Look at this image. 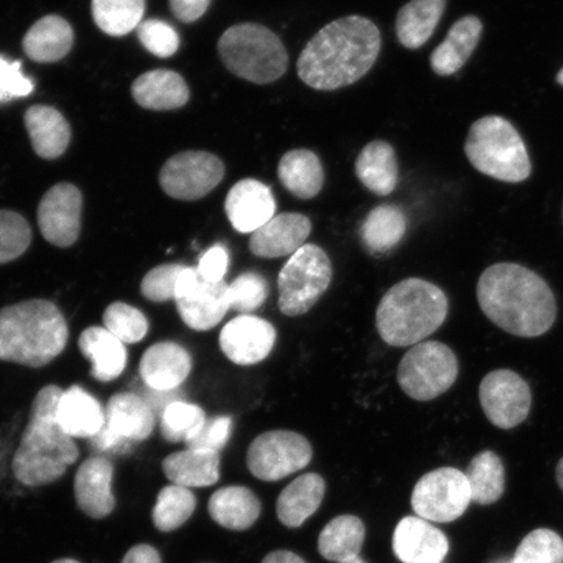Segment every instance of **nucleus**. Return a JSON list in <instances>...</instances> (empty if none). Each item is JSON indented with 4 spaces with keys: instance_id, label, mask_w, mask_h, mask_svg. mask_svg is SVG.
Wrapping results in <instances>:
<instances>
[{
    "instance_id": "f257e3e1",
    "label": "nucleus",
    "mask_w": 563,
    "mask_h": 563,
    "mask_svg": "<svg viewBox=\"0 0 563 563\" xmlns=\"http://www.w3.org/2000/svg\"><path fill=\"white\" fill-rule=\"evenodd\" d=\"M382 52V33L369 19L332 21L308 42L298 59V75L309 88L336 90L367 75Z\"/></svg>"
},
{
    "instance_id": "f03ea898",
    "label": "nucleus",
    "mask_w": 563,
    "mask_h": 563,
    "mask_svg": "<svg viewBox=\"0 0 563 563\" xmlns=\"http://www.w3.org/2000/svg\"><path fill=\"white\" fill-rule=\"evenodd\" d=\"M477 300L493 323L522 338L545 334L558 316L551 287L539 274L518 264L489 266L478 278Z\"/></svg>"
},
{
    "instance_id": "7ed1b4c3",
    "label": "nucleus",
    "mask_w": 563,
    "mask_h": 563,
    "mask_svg": "<svg viewBox=\"0 0 563 563\" xmlns=\"http://www.w3.org/2000/svg\"><path fill=\"white\" fill-rule=\"evenodd\" d=\"M62 394L59 386L47 385L33 400L30 421L12 462L13 474L27 487L59 481L79 457L74 439L56 419Z\"/></svg>"
},
{
    "instance_id": "20e7f679",
    "label": "nucleus",
    "mask_w": 563,
    "mask_h": 563,
    "mask_svg": "<svg viewBox=\"0 0 563 563\" xmlns=\"http://www.w3.org/2000/svg\"><path fill=\"white\" fill-rule=\"evenodd\" d=\"M67 341L65 316L53 301L33 299L0 309V361L45 367Z\"/></svg>"
},
{
    "instance_id": "39448f33",
    "label": "nucleus",
    "mask_w": 563,
    "mask_h": 563,
    "mask_svg": "<svg viewBox=\"0 0 563 563\" xmlns=\"http://www.w3.org/2000/svg\"><path fill=\"white\" fill-rule=\"evenodd\" d=\"M449 300L439 286L420 278L400 280L377 307L376 327L389 346H415L442 327Z\"/></svg>"
},
{
    "instance_id": "423d86ee",
    "label": "nucleus",
    "mask_w": 563,
    "mask_h": 563,
    "mask_svg": "<svg viewBox=\"0 0 563 563\" xmlns=\"http://www.w3.org/2000/svg\"><path fill=\"white\" fill-rule=\"evenodd\" d=\"M223 65L245 81L265 86L280 79L288 67V54L278 35L264 25L238 24L218 42Z\"/></svg>"
},
{
    "instance_id": "0eeeda50",
    "label": "nucleus",
    "mask_w": 563,
    "mask_h": 563,
    "mask_svg": "<svg viewBox=\"0 0 563 563\" xmlns=\"http://www.w3.org/2000/svg\"><path fill=\"white\" fill-rule=\"evenodd\" d=\"M464 151L476 170L493 179L519 183L531 174L522 137L501 117H484L471 125Z\"/></svg>"
},
{
    "instance_id": "6e6552de",
    "label": "nucleus",
    "mask_w": 563,
    "mask_h": 563,
    "mask_svg": "<svg viewBox=\"0 0 563 563\" xmlns=\"http://www.w3.org/2000/svg\"><path fill=\"white\" fill-rule=\"evenodd\" d=\"M332 278L327 252L314 244L302 245L279 273V311L288 317L306 314L325 294Z\"/></svg>"
},
{
    "instance_id": "1a4fd4ad",
    "label": "nucleus",
    "mask_w": 563,
    "mask_h": 563,
    "mask_svg": "<svg viewBox=\"0 0 563 563\" xmlns=\"http://www.w3.org/2000/svg\"><path fill=\"white\" fill-rule=\"evenodd\" d=\"M460 364L445 343L428 341L415 344L399 363L397 379L407 397L419 402L445 394L456 382Z\"/></svg>"
},
{
    "instance_id": "9d476101",
    "label": "nucleus",
    "mask_w": 563,
    "mask_h": 563,
    "mask_svg": "<svg viewBox=\"0 0 563 563\" xmlns=\"http://www.w3.org/2000/svg\"><path fill=\"white\" fill-rule=\"evenodd\" d=\"M471 503L473 498L466 474L452 467L434 470L422 476L411 497L412 509L418 517L439 523L454 522Z\"/></svg>"
},
{
    "instance_id": "9b49d317",
    "label": "nucleus",
    "mask_w": 563,
    "mask_h": 563,
    "mask_svg": "<svg viewBox=\"0 0 563 563\" xmlns=\"http://www.w3.org/2000/svg\"><path fill=\"white\" fill-rule=\"evenodd\" d=\"M312 455L311 443L305 435L291 431H271L251 443L246 464L260 481L278 482L306 468Z\"/></svg>"
},
{
    "instance_id": "f8f14e48",
    "label": "nucleus",
    "mask_w": 563,
    "mask_h": 563,
    "mask_svg": "<svg viewBox=\"0 0 563 563\" xmlns=\"http://www.w3.org/2000/svg\"><path fill=\"white\" fill-rule=\"evenodd\" d=\"M223 162L207 152H185L168 159L159 173L164 191L183 201L200 200L220 185Z\"/></svg>"
},
{
    "instance_id": "ddd939ff",
    "label": "nucleus",
    "mask_w": 563,
    "mask_h": 563,
    "mask_svg": "<svg viewBox=\"0 0 563 563\" xmlns=\"http://www.w3.org/2000/svg\"><path fill=\"white\" fill-rule=\"evenodd\" d=\"M483 411L493 426L501 429L516 428L531 411L530 385L518 373L498 369L488 373L478 387Z\"/></svg>"
},
{
    "instance_id": "4468645a",
    "label": "nucleus",
    "mask_w": 563,
    "mask_h": 563,
    "mask_svg": "<svg viewBox=\"0 0 563 563\" xmlns=\"http://www.w3.org/2000/svg\"><path fill=\"white\" fill-rule=\"evenodd\" d=\"M82 197L68 183L55 186L38 207V227L48 243L67 249L76 243L81 229Z\"/></svg>"
},
{
    "instance_id": "2eb2a0df",
    "label": "nucleus",
    "mask_w": 563,
    "mask_h": 563,
    "mask_svg": "<svg viewBox=\"0 0 563 563\" xmlns=\"http://www.w3.org/2000/svg\"><path fill=\"white\" fill-rule=\"evenodd\" d=\"M276 341V328L269 321L252 314L235 317L220 334L223 354L238 365L262 363L271 355Z\"/></svg>"
},
{
    "instance_id": "dca6fc26",
    "label": "nucleus",
    "mask_w": 563,
    "mask_h": 563,
    "mask_svg": "<svg viewBox=\"0 0 563 563\" xmlns=\"http://www.w3.org/2000/svg\"><path fill=\"white\" fill-rule=\"evenodd\" d=\"M277 202L272 189L256 179H243L230 189L224 210L232 228L253 234L276 216Z\"/></svg>"
},
{
    "instance_id": "f3484780",
    "label": "nucleus",
    "mask_w": 563,
    "mask_h": 563,
    "mask_svg": "<svg viewBox=\"0 0 563 563\" xmlns=\"http://www.w3.org/2000/svg\"><path fill=\"white\" fill-rule=\"evenodd\" d=\"M312 223L299 213L274 216L264 227L253 232L250 250L262 258L292 256L311 235Z\"/></svg>"
},
{
    "instance_id": "a211bd4d",
    "label": "nucleus",
    "mask_w": 563,
    "mask_h": 563,
    "mask_svg": "<svg viewBox=\"0 0 563 563\" xmlns=\"http://www.w3.org/2000/svg\"><path fill=\"white\" fill-rule=\"evenodd\" d=\"M393 548L404 563H442L449 552V540L428 520L407 517L394 531Z\"/></svg>"
},
{
    "instance_id": "6ab92c4d",
    "label": "nucleus",
    "mask_w": 563,
    "mask_h": 563,
    "mask_svg": "<svg viewBox=\"0 0 563 563\" xmlns=\"http://www.w3.org/2000/svg\"><path fill=\"white\" fill-rule=\"evenodd\" d=\"M192 369L189 352L174 342L153 344L144 352L140 362V376L153 390L179 389Z\"/></svg>"
},
{
    "instance_id": "aec40b11",
    "label": "nucleus",
    "mask_w": 563,
    "mask_h": 563,
    "mask_svg": "<svg viewBox=\"0 0 563 563\" xmlns=\"http://www.w3.org/2000/svg\"><path fill=\"white\" fill-rule=\"evenodd\" d=\"M114 466L103 456H91L77 470L75 496L77 505L88 517L102 519L115 508L111 484Z\"/></svg>"
},
{
    "instance_id": "412c9836",
    "label": "nucleus",
    "mask_w": 563,
    "mask_h": 563,
    "mask_svg": "<svg viewBox=\"0 0 563 563\" xmlns=\"http://www.w3.org/2000/svg\"><path fill=\"white\" fill-rule=\"evenodd\" d=\"M176 308L187 327L197 332H207L216 328L231 308L229 285L224 280L202 279L188 297L176 300Z\"/></svg>"
},
{
    "instance_id": "4be33fe9",
    "label": "nucleus",
    "mask_w": 563,
    "mask_h": 563,
    "mask_svg": "<svg viewBox=\"0 0 563 563\" xmlns=\"http://www.w3.org/2000/svg\"><path fill=\"white\" fill-rule=\"evenodd\" d=\"M104 427L126 442L150 439L156 413L143 397L135 393H121L112 396L106 406Z\"/></svg>"
},
{
    "instance_id": "5701e85b",
    "label": "nucleus",
    "mask_w": 563,
    "mask_h": 563,
    "mask_svg": "<svg viewBox=\"0 0 563 563\" xmlns=\"http://www.w3.org/2000/svg\"><path fill=\"white\" fill-rule=\"evenodd\" d=\"M56 419L70 438L90 440L103 428L106 415L93 396L80 386H73L63 391Z\"/></svg>"
},
{
    "instance_id": "b1692460",
    "label": "nucleus",
    "mask_w": 563,
    "mask_h": 563,
    "mask_svg": "<svg viewBox=\"0 0 563 563\" xmlns=\"http://www.w3.org/2000/svg\"><path fill=\"white\" fill-rule=\"evenodd\" d=\"M220 453L191 448L168 455L162 463L168 481L188 489L216 484L220 478Z\"/></svg>"
},
{
    "instance_id": "393cba45",
    "label": "nucleus",
    "mask_w": 563,
    "mask_h": 563,
    "mask_svg": "<svg viewBox=\"0 0 563 563\" xmlns=\"http://www.w3.org/2000/svg\"><path fill=\"white\" fill-rule=\"evenodd\" d=\"M483 33L482 20L464 16L449 31L442 44L431 55V67L439 76L454 75L473 55Z\"/></svg>"
},
{
    "instance_id": "a878e982",
    "label": "nucleus",
    "mask_w": 563,
    "mask_h": 563,
    "mask_svg": "<svg viewBox=\"0 0 563 563\" xmlns=\"http://www.w3.org/2000/svg\"><path fill=\"white\" fill-rule=\"evenodd\" d=\"M355 173L365 188L377 196H389L398 185V161L394 147L383 140L372 141L358 153Z\"/></svg>"
},
{
    "instance_id": "bb28decb",
    "label": "nucleus",
    "mask_w": 563,
    "mask_h": 563,
    "mask_svg": "<svg viewBox=\"0 0 563 563\" xmlns=\"http://www.w3.org/2000/svg\"><path fill=\"white\" fill-rule=\"evenodd\" d=\"M82 355L91 363V376L98 382L110 383L122 375L126 365L124 343L108 329L91 327L84 330L79 340Z\"/></svg>"
},
{
    "instance_id": "cd10ccee",
    "label": "nucleus",
    "mask_w": 563,
    "mask_h": 563,
    "mask_svg": "<svg viewBox=\"0 0 563 563\" xmlns=\"http://www.w3.org/2000/svg\"><path fill=\"white\" fill-rule=\"evenodd\" d=\"M132 96L135 101L150 110H174L189 100V90L179 74L173 70H152L133 82Z\"/></svg>"
},
{
    "instance_id": "c85d7f7f",
    "label": "nucleus",
    "mask_w": 563,
    "mask_h": 563,
    "mask_svg": "<svg viewBox=\"0 0 563 563\" xmlns=\"http://www.w3.org/2000/svg\"><path fill=\"white\" fill-rule=\"evenodd\" d=\"M24 121L33 150L40 157L55 159L66 152L70 130L58 110L48 106H33L26 111Z\"/></svg>"
},
{
    "instance_id": "c756f323",
    "label": "nucleus",
    "mask_w": 563,
    "mask_h": 563,
    "mask_svg": "<svg viewBox=\"0 0 563 563\" xmlns=\"http://www.w3.org/2000/svg\"><path fill=\"white\" fill-rule=\"evenodd\" d=\"M325 496V481L317 474H306L287 485L277 501V514L287 527H300L320 508Z\"/></svg>"
},
{
    "instance_id": "7c9ffc66",
    "label": "nucleus",
    "mask_w": 563,
    "mask_h": 563,
    "mask_svg": "<svg viewBox=\"0 0 563 563\" xmlns=\"http://www.w3.org/2000/svg\"><path fill=\"white\" fill-rule=\"evenodd\" d=\"M278 178L288 192L301 200L321 192L325 174L319 157L308 150H294L280 158Z\"/></svg>"
},
{
    "instance_id": "2f4dec72",
    "label": "nucleus",
    "mask_w": 563,
    "mask_h": 563,
    "mask_svg": "<svg viewBox=\"0 0 563 563\" xmlns=\"http://www.w3.org/2000/svg\"><path fill=\"white\" fill-rule=\"evenodd\" d=\"M446 0H411L399 10L397 37L406 48L417 51L432 37L445 12Z\"/></svg>"
},
{
    "instance_id": "473e14b6",
    "label": "nucleus",
    "mask_w": 563,
    "mask_h": 563,
    "mask_svg": "<svg viewBox=\"0 0 563 563\" xmlns=\"http://www.w3.org/2000/svg\"><path fill=\"white\" fill-rule=\"evenodd\" d=\"M210 517L232 531H243L253 526L262 512L255 493L245 487H227L217 490L209 501Z\"/></svg>"
},
{
    "instance_id": "72a5a7b5",
    "label": "nucleus",
    "mask_w": 563,
    "mask_h": 563,
    "mask_svg": "<svg viewBox=\"0 0 563 563\" xmlns=\"http://www.w3.org/2000/svg\"><path fill=\"white\" fill-rule=\"evenodd\" d=\"M74 44L73 27L65 19L46 16L27 31L24 51L32 60L52 63L65 58Z\"/></svg>"
},
{
    "instance_id": "f704fd0d",
    "label": "nucleus",
    "mask_w": 563,
    "mask_h": 563,
    "mask_svg": "<svg viewBox=\"0 0 563 563\" xmlns=\"http://www.w3.org/2000/svg\"><path fill=\"white\" fill-rule=\"evenodd\" d=\"M407 217L397 206H379L369 211L361 228L362 242L373 255L386 253L402 241Z\"/></svg>"
},
{
    "instance_id": "c9c22d12",
    "label": "nucleus",
    "mask_w": 563,
    "mask_h": 563,
    "mask_svg": "<svg viewBox=\"0 0 563 563\" xmlns=\"http://www.w3.org/2000/svg\"><path fill=\"white\" fill-rule=\"evenodd\" d=\"M365 538L361 519L354 516L338 517L323 528L319 551L323 559L338 563L358 558Z\"/></svg>"
},
{
    "instance_id": "e433bc0d",
    "label": "nucleus",
    "mask_w": 563,
    "mask_h": 563,
    "mask_svg": "<svg viewBox=\"0 0 563 563\" xmlns=\"http://www.w3.org/2000/svg\"><path fill=\"white\" fill-rule=\"evenodd\" d=\"M473 503L490 505L503 497L505 490V467L499 456L485 450L478 453L466 471Z\"/></svg>"
},
{
    "instance_id": "4c0bfd02",
    "label": "nucleus",
    "mask_w": 563,
    "mask_h": 563,
    "mask_svg": "<svg viewBox=\"0 0 563 563\" xmlns=\"http://www.w3.org/2000/svg\"><path fill=\"white\" fill-rule=\"evenodd\" d=\"M145 12V0H93L91 13L106 34L122 37L135 31Z\"/></svg>"
},
{
    "instance_id": "58836bf2",
    "label": "nucleus",
    "mask_w": 563,
    "mask_h": 563,
    "mask_svg": "<svg viewBox=\"0 0 563 563\" xmlns=\"http://www.w3.org/2000/svg\"><path fill=\"white\" fill-rule=\"evenodd\" d=\"M196 509V497L180 485H168L159 492L153 509V522L162 532H172L185 525Z\"/></svg>"
},
{
    "instance_id": "ea45409f",
    "label": "nucleus",
    "mask_w": 563,
    "mask_h": 563,
    "mask_svg": "<svg viewBox=\"0 0 563 563\" xmlns=\"http://www.w3.org/2000/svg\"><path fill=\"white\" fill-rule=\"evenodd\" d=\"M207 417L202 408L176 400L161 415V433L168 442H188L206 424Z\"/></svg>"
},
{
    "instance_id": "a19ab883",
    "label": "nucleus",
    "mask_w": 563,
    "mask_h": 563,
    "mask_svg": "<svg viewBox=\"0 0 563 563\" xmlns=\"http://www.w3.org/2000/svg\"><path fill=\"white\" fill-rule=\"evenodd\" d=\"M104 329L124 344L139 343L150 330V322L143 312L126 302H112L103 313Z\"/></svg>"
},
{
    "instance_id": "79ce46f5",
    "label": "nucleus",
    "mask_w": 563,
    "mask_h": 563,
    "mask_svg": "<svg viewBox=\"0 0 563 563\" xmlns=\"http://www.w3.org/2000/svg\"><path fill=\"white\" fill-rule=\"evenodd\" d=\"M512 563H563V540L545 528L532 531L518 547Z\"/></svg>"
},
{
    "instance_id": "37998d69",
    "label": "nucleus",
    "mask_w": 563,
    "mask_h": 563,
    "mask_svg": "<svg viewBox=\"0 0 563 563\" xmlns=\"http://www.w3.org/2000/svg\"><path fill=\"white\" fill-rule=\"evenodd\" d=\"M32 242L30 223L15 211L0 210V264L24 255Z\"/></svg>"
},
{
    "instance_id": "c03bdc74",
    "label": "nucleus",
    "mask_w": 563,
    "mask_h": 563,
    "mask_svg": "<svg viewBox=\"0 0 563 563\" xmlns=\"http://www.w3.org/2000/svg\"><path fill=\"white\" fill-rule=\"evenodd\" d=\"M267 295H269V285L257 273H244L229 285L231 308L244 314L255 312L262 307Z\"/></svg>"
},
{
    "instance_id": "a18cd8bd",
    "label": "nucleus",
    "mask_w": 563,
    "mask_h": 563,
    "mask_svg": "<svg viewBox=\"0 0 563 563\" xmlns=\"http://www.w3.org/2000/svg\"><path fill=\"white\" fill-rule=\"evenodd\" d=\"M137 35L146 51L158 58H168L178 52L180 45L179 34L162 20L143 21L137 27Z\"/></svg>"
},
{
    "instance_id": "49530a36",
    "label": "nucleus",
    "mask_w": 563,
    "mask_h": 563,
    "mask_svg": "<svg viewBox=\"0 0 563 563\" xmlns=\"http://www.w3.org/2000/svg\"><path fill=\"white\" fill-rule=\"evenodd\" d=\"M183 269L185 266L178 264L154 267L141 282V294L154 302L175 300L176 282Z\"/></svg>"
},
{
    "instance_id": "de8ad7c7",
    "label": "nucleus",
    "mask_w": 563,
    "mask_h": 563,
    "mask_svg": "<svg viewBox=\"0 0 563 563\" xmlns=\"http://www.w3.org/2000/svg\"><path fill=\"white\" fill-rule=\"evenodd\" d=\"M33 89L34 84L24 76L21 62H10L0 56V104L30 96Z\"/></svg>"
},
{
    "instance_id": "09e8293b",
    "label": "nucleus",
    "mask_w": 563,
    "mask_h": 563,
    "mask_svg": "<svg viewBox=\"0 0 563 563\" xmlns=\"http://www.w3.org/2000/svg\"><path fill=\"white\" fill-rule=\"evenodd\" d=\"M231 431L232 420L230 417L207 419L206 424H203L199 433L187 442V446L220 453L221 450L227 446Z\"/></svg>"
},
{
    "instance_id": "8fccbe9b",
    "label": "nucleus",
    "mask_w": 563,
    "mask_h": 563,
    "mask_svg": "<svg viewBox=\"0 0 563 563\" xmlns=\"http://www.w3.org/2000/svg\"><path fill=\"white\" fill-rule=\"evenodd\" d=\"M229 263L230 257L227 246L216 244L203 253L197 271H199L203 280L221 282L229 269Z\"/></svg>"
},
{
    "instance_id": "3c124183",
    "label": "nucleus",
    "mask_w": 563,
    "mask_h": 563,
    "mask_svg": "<svg viewBox=\"0 0 563 563\" xmlns=\"http://www.w3.org/2000/svg\"><path fill=\"white\" fill-rule=\"evenodd\" d=\"M210 0H170L174 15L185 23H194L207 12Z\"/></svg>"
},
{
    "instance_id": "603ef678",
    "label": "nucleus",
    "mask_w": 563,
    "mask_h": 563,
    "mask_svg": "<svg viewBox=\"0 0 563 563\" xmlns=\"http://www.w3.org/2000/svg\"><path fill=\"white\" fill-rule=\"evenodd\" d=\"M91 445H93L100 452H112L122 453L126 448L130 446V442H126L119 438L114 432H111L108 427L101 429L95 438L90 439Z\"/></svg>"
},
{
    "instance_id": "864d4df0",
    "label": "nucleus",
    "mask_w": 563,
    "mask_h": 563,
    "mask_svg": "<svg viewBox=\"0 0 563 563\" xmlns=\"http://www.w3.org/2000/svg\"><path fill=\"white\" fill-rule=\"evenodd\" d=\"M197 267L185 266V269L179 274L178 282H176L175 301L188 297L201 284Z\"/></svg>"
},
{
    "instance_id": "5fc2aeb1",
    "label": "nucleus",
    "mask_w": 563,
    "mask_h": 563,
    "mask_svg": "<svg viewBox=\"0 0 563 563\" xmlns=\"http://www.w3.org/2000/svg\"><path fill=\"white\" fill-rule=\"evenodd\" d=\"M122 563H161V558L153 547L140 544L124 555Z\"/></svg>"
},
{
    "instance_id": "6e6d98bb",
    "label": "nucleus",
    "mask_w": 563,
    "mask_h": 563,
    "mask_svg": "<svg viewBox=\"0 0 563 563\" xmlns=\"http://www.w3.org/2000/svg\"><path fill=\"white\" fill-rule=\"evenodd\" d=\"M263 563H306L302 561L299 555L287 552V551H277L271 554H267L264 559Z\"/></svg>"
},
{
    "instance_id": "4d7b16f0",
    "label": "nucleus",
    "mask_w": 563,
    "mask_h": 563,
    "mask_svg": "<svg viewBox=\"0 0 563 563\" xmlns=\"http://www.w3.org/2000/svg\"><path fill=\"white\" fill-rule=\"evenodd\" d=\"M555 476H558V483L563 492V457L558 464V470H555Z\"/></svg>"
},
{
    "instance_id": "13d9d810",
    "label": "nucleus",
    "mask_w": 563,
    "mask_h": 563,
    "mask_svg": "<svg viewBox=\"0 0 563 563\" xmlns=\"http://www.w3.org/2000/svg\"><path fill=\"white\" fill-rule=\"evenodd\" d=\"M341 563H365V562L361 558H356V559H352V560L344 561Z\"/></svg>"
},
{
    "instance_id": "bf43d9fd",
    "label": "nucleus",
    "mask_w": 563,
    "mask_h": 563,
    "mask_svg": "<svg viewBox=\"0 0 563 563\" xmlns=\"http://www.w3.org/2000/svg\"><path fill=\"white\" fill-rule=\"evenodd\" d=\"M53 563H80V562H77L75 560L65 559V560L55 561Z\"/></svg>"
},
{
    "instance_id": "052dcab7",
    "label": "nucleus",
    "mask_w": 563,
    "mask_h": 563,
    "mask_svg": "<svg viewBox=\"0 0 563 563\" xmlns=\"http://www.w3.org/2000/svg\"><path fill=\"white\" fill-rule=\"evenodd\" d=\"M558 81L561 84V86L563 87V68L560 70V74L558 76Z\"/></svg>"
},
{
    "instance_id": "680f3d73",
    "label": "nucleus",
    "mask_w": 563,
    "mask_h": 563,
    "mask_svg": "<svg viewBox=\"0 0 563 563\" xmlns=\"http://www.w3.org/2000/svg\"><path fill=\"white\" fill-rule=\"evenodd\" d=\"M493 563H512V560H498V561L493 562Z\"/></svg>"
}]
</instances>
